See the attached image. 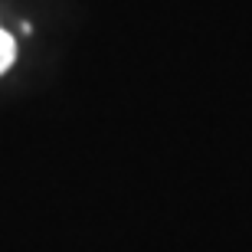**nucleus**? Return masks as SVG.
<instances>
[{
	"instance_id": "obj_1",
	"label": "nucleus",
	"mask_w": 252,
	"mask_h": 252,
	"mask_svg": "<svg viewBox=\"0 0 252 252\" xmlns=\"http://www.w3.org/2000/svg\"><path fill=\"white\" fill-rule=\"evenodd\" d=\"M10 63H13V39L0 30V72H3Z\"/></svg>"
}]
</instances>
